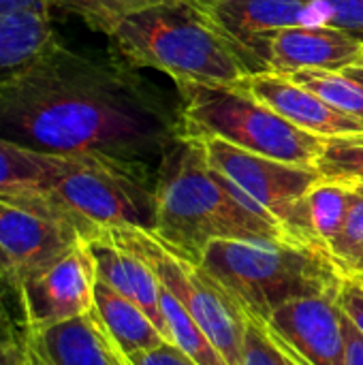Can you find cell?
<instances>
[{"mask_svg": "<svg viewBox=\"0 0 363 365\" xmlns=\"http://www.w3.org/2000/svg\"><path fill=\"white\" fill-rule=\"evenodd\" d=\"M184 120L135 66L58 36L0 81V139L41 154H107L158 167Z\"/></svg>", "mask_w": 363, "mask_h": 365, "instance_id": "obj_1", "label": "cell"}, {"mask_svg": "<svg viewBox=\"0 0 363 365\" xmlns=\"http://www.w3.org/2000/svg\"><path fill=\"white\" fill-rule=\"evenodd\" d=\"M154 199L152 231L195 265L216 240H293L280 222L210 165L203 141L193 135H184L163 154Z\"/></svg>", "mask_w": 363, "mask_h": 365, "instance_id": "obj_2", "label": "cell"}, {"mask_svg": "<svg viewBox=\"0 0 363 365\" xmlns=\"http://www.w3.org/2000/svg\"><path fill=\"white\" fill-rule=\"evenodd\" d=\"M116 56L173 81L235 86L250 75L240 51L197 0H165L124 17L109 32Z\"/></svg>", "mask_w": 363, "mask_h": 365, "instance_id": "obj_3", "label": "cell"}, {"mask_svg": "<svg viewBox=\"0 0 363 365\" xmlns=\"http://www.w3.org/2000/svg\"><path fill=\"white\" fill-rule=\"evenodd\" d=\"M199 267L242 312L261 321L287 302L344 282L325 248L297 240H216L203 250Z\"/></svg>", "mask_w": 363, "mask_h": 365, "instance_id": "obj_4", "label": "cell"}, {"mask_svg": "<svg viewBox=\"0 0 363 365\" xmlns=\"http://www.w3.org/2000/svg\"><path fill=\"white\" fill-rule=\"evenodd\" d=\"M156 169L107 154H53L45 197L88 237L107 227H154Z\"/></svg>", "mask_w": 363, "mask_h": 365, "instance_id": "obj_5", "label": "cell"}, {"mask_svg": "<svg viewBox=\"0 0 363 365\" xmlns=\"http://www.w3.org/2000/svg\"><path fill=\"white\" fill-rule=\"evenodd\" d=\"M175 86L186 135L218 137L252 154L302 167H315L323 152V137L302 130L261 103L246 81L235 86L175 81Z\"/></svg>", "mask_w": 363, "mask_h": 365, "instance_id": "obj_6", "label": "cell"}, {"mask_svg": "<svg viewBox=\"0 0 363 365\" xmlns=\"http://www.w3.org/2000/svg\"><path fill=\"white\" fill-rule=\"evenodd\" d=\"M105 231L152 267L158 282L188 310L227 365L242 364L244 314L199 265L175 255L152 229L107 227Z\"/></svg>", "mask_w": 363, "mask_h": 365, "instance_id": "obj_7", "label": "cell"}, {"mask_svg": "<svg viewBox=\"0 0 363 365\" xmlns=\"http://www.w3.org/2000/svg\"><path fill=\"white\" fill-rule=\"evenodd\" d=\"M96 265L81 237L60 257L17 276L15 295L28 329L75 321L94 310Z\"/></svg>", "mask_w": 363, "mask_h": 365, "instance_id": "obj_8", "label": "cell"}, {"mask_svg": "<svg viewBox=\"0 0 363 365\" xmlns=\"http://www.w3.org/2000/svg\"><path fill=\"white\" fill-rule=\"evenodd\" d=\"M214 169L229 178L289 233L295 207L321 180L315 167L291 165L242 150L218 137H199ZM291 235V233H289ZM293 237V235H291ZM295 240V237H293Z\"/></svg>", "mask_w": 363, "mask_h": 365, "instance_id": "obj_9", "label": "cell"}, {"mask_svg": "<svg viewBox=\"0 0 363 365\" xmlns=\"http://www.w3.org/2000/svg\"><path fill=\"white\" fill-rule=\"evenodd\" d=\"M340 289L287 302L263 321L270 334L302 365H347Z\"/></svg>", "mask_w": 363, "mask_h": 365, "instance_id": "obj_10", "label": "cell"}, {"mask_svg": "<svg viewBox=\"0 0 363 365\" xmlns=\"http://www.w3.org/2000/svg\"><path fill=\"white\" fill-rule=\"evenodd\" d=\"M363 62V41L329 26H293L261 36L250 49V75L272 71H344Z\"/></svg>", "mask_w": 363, "mask_h": 365, "instance_id": "obj_11", "label": "cell"}, {"mask_svg": "<svg viewBox=\"0 0 363 365\" xmlns=\"http://www.w3.org/2000/svg\"><path fill=\"white\" fill-rule=\"evenodd\" d=\"M79 240V229L51 201L0 197V248L17 267V276L60 257Z\"/></svg>", "mask_w": 363, "mask_h": 365, "instance_id": "obj_12", "label": "cell"}, {"mask_svg": "<svg viewBox=\"0 0 363 365\" xmlns=\"http://www.w3.org/2000/svg\"><path fill=\"white\" fill-rule=\"evenodd\" d=\"M246 88L276 113L323 139L363 135V120L332 107L325 98L289 75L261 71L246 79Z\"/></svg>", "mask_w": 363, "mask_h": 365, "instance_id": "obj_13", "label": "cell"}, {"mask_svg": "<svg viewBox=\"0 0 363 365\" xmlns=\"http://www.w3.org/2000/svg\"><path fill=\"white\" fill-rule=\"evenodd\" d=\"M248 66L255 43L276 30L310 24L315 0H197ZM250 71V66H248Z\"/></svg>", "mask_w": 363, "mask_h": 365, "instance_id": "obj_14", "label": "cell"}, {"mask_svg": "<svg viewBox=\"0 0 363 365\" xmlns=\"http://www.w3.org/2000/svg\"><path fill=\"white\" fill-rule=\"evenodd\" d=\"M26 331L34 365H133L94 310L68 323Z\"/></svg>", "mask_w": 363, "mask_h": 365, "instance_id": "obj_15", "label": "cell"}, {"mask_svg": "<svg viewBox=\"0 0 363 365\" xmlns=\"http://www.w3.org/2000/svg\"><path fill=\"white\" fill-rule=\"evenodd\" d=\"M83 240L92 252L98 280L126 299L135 302L167 338L160 312V282L152 267L133 250L118 244L105 229H96Z\"/></svg>", "mask_w": 363, "mask_h": 365, "instance_id": "obj_16", "label": "cell"}, {"mask_svg": "<svg viewBox=\"0 0 363 365\" xmlns=\"http://www.w3.org/2000/svg\"><path fill=\"white\" fill-rule=\"evenodd\" d=\"M353 197L355 190L349 184L321 178L295 207L289 233L300 242L317 244L329 252L347 222Z\"/></svg>", "mask_w": 363, "mask_h": 365, "instance_id": "obj_17", "label": "cell"}, {"mask_svg": "<svg viewBox=\"0 0 363 365\" xmlns=\"http://www.w3.org/2000/svg\"><path fill=\"white\" fill-rule=\"evenodd\" d=\"M94 312L109 331V336L116 340V344L128 357L169 342L156 327V323L135 302L116 293L101 280L96 282L94 291Z\"/></svg>", "mask_w": 363, "mask_h": 365, "instance_id": "obj_18", "label": "cell"}, {"mask_svg": "<svg viewBox=\"0 0 363 365\" xmlns=\"http://www.w3.org/2000/svg\"><path fill=\"white\" fill-rule=\"evenodd\" d=\"M53 169V154L26 150L0 139V197L15 201H49L45 197Z\"/></svg>", "mask_w": 363, "mask_h": 365, "instance_id": "obj_19", "label": "cell"}, {"mask_svg": "<svg viewBox=\"0 0 363 365\" xmlns=\"http://www.w3.org/2000/svg\"><path fill=\"white\" fill-rule=\"evenodd\" d=\"M58 34L45 15L0 17V81L39 56Z\"/></svg>", "mask_w": 363, "mask_h": 365, "instance_id": "obj_20", "label": "cell"}, {"mask_svg": "<svg viewBox=\"0 0 363 365\" xmlns=\"http://www.w3.org/2000/svg\"><path fill=\"white\" fill-rule=\"evenodd\" d=\"M160 312L167 329V340L186 353L197 365H227L188 310L160 284Z\"/></svg>", "mask_w": 363, "mask_h": 365, "instance_id": "obj_21", "label": "cell"}, {"mask_svg": "<svg viewBox=\"0 0 363 365\" xmlns=\"http://www.w3.org/2000/svg\"><path fill=\"white\" fill-rule=\"evenodd\" d=\"M332 107L363 120V83L342 71H300L289 75Z\"/></svg>", "mask_w": 363, "mask_h": 365, "instance_id": "obj_22", "label": "cell"}, {"mask_svg": "<svg viewBox=\"0 0 363 365\" xmlns=\"http://www.w3.org/2000/svg\"><path fill=\"white\" fill-rule=\"evenodd\" d=\"M160 2L165 0H47L49 9L77 15L92 30H98L107 36L124 17Z\"/></svg>", "mask_w": 363, "mask_h": 365, "instance_id": "obj_23", "label": "cell"}, {"mask_svg": "<svg viewBox=\"0 0 363 365\" xmlns=\"http://www.w3.org/2000/svg\"><path fill=\"white\" fill-rule=\"evenodd\" d=\"M315 169L325 180L357 184L363 182V135L325 139Z\"/></svg>", "mask_w": 363, "mask_h": 365, "instance_id": "obj_24", "label": "cell"}, {"mask_svg": "<svg viewBox=\"0 0 363 365\" xmlns=\"http://www.w3.org/2000/svg\"><path fill=\"white\" fill-rule=\"evenodd\" d=\"M244 314V342L240 365H302L263 325V321Z\"/></svg>", "mask_w": 363, "mask_h": 365, "instance_id": "obj_25", "label": "cell"}, {"mask_svg": "<svg viewBox=\"0 0 363 365\" xmlns=\"http://www.w3.org/2000/svg\"><path fill=\"white\" fill-rule=\"evenodd\" d=\"M344 276L363 278V195L355 190L347 222L329 248Z\"/></svg>", "mask_w": 363, "mask_h": 365, "instance_id": "obj_26", "label": "cell"}, {"mask_svg": "<svg viewBox=\"0 0 363 365\" xmlns=\"http://www.w3.org/2000/svg\"><path fill=\"white\" fill-rule=\"evenodd\" d=\"M312 26H329L363 41V0H315Z\"/></svg>", "mask_w": 363, "mask_h": 365, "instance_id": "obj_27", "label": "cell"}, {"mask_svg": "<svg viewBox=\"0 0 363 365\" xmlns=\"http://www.w3.org/2000/svg\"><path fill=\"white\" fill-rule=\"evenodd\" d=\"M0 365H34L19 306L0 321Z\"/></svg>", "mask_w": 363, "mask_h": 365, "instance_id": "obj_28", "label": "cell"}, {"mask_svg": "<svg viewBox=\"0 0 363 365\" xmlns=\"http://www.w3.org/2000/svg\"><path fill=\"white\" fill-rule=\"evenodd\" d=\"M340 308L344 317L355 325V329L363 336V278L362 276H344L340 295Z\"/></svg>", "mask_w": 363, "mask_h": 365, "instance_id": "obj_29", "label": "cell"}, {"mask_svg": "<svg viewBox=\"0 0 363 365\" xmlns=\"http://www.w3.org/2000/svg\"><path fill=\"white\" fill-rule=\"evenodd\" d=\"M133 365H197L186 353H182L175 344L171 342H163L160 346L145 351V353H137L131 357Z\"/></svg>", "mask_w": 363, "mask_h": 365, "instance_id": "obj_30", "label": "cell"}, {"mask_svg": "<svg viewBox=\"0 0 363 365\" xmlns=\"http://www.w3.org/2000/svg\"><path fill=\"white\" fill-rule=\"evenodd\" d=\"M51 9L47 0H0L2 15H45L49 17Z\"/></svg>", "mask_w": 363, "mask_h": 365, "instance_id": "obj_31", "label": "cell"}, {"mask_svg": "<svg viewBox=\"0 0 363 365\" xmlns=\"http://www.w3.org/2000/svg\"><path fill=\"white\" fill-rule=\"evenodd\" d=\"M344 338H347V365H363V336L347 317H344Z\"/></svg>", "mask_w": 363, "mask_h": 365, "instance_id": "obj_32", "label": "cell"}, {"mask_svg": "<svg viewBox=\"0 0 363 365\" xmlns=\"http://www.w3.org/2000/svg\"><path fill=\"white\" fill-rule=\"evenodd\" d=\"M17 284V267L13 265V261L6 257V252L0 248V287H11L15 289Z\"/></svg>", "mask_w": 363, "mask_h": 365, "instance_id": "obj_33", "label": "cell"}, {"mask_svg": "<svg viewBox=\"0 0 363 365\" xmlns=\"http://www.w3.org/2000/svg\"><path fill=\"white\" fill-rule=\"evenodd\" d=\"M17 306V295L15 289L11 287H0V321Z\"/></svg>", "mask_w": 363, "mask_h": 365, "instance_id": "obj_34", "label": "cell"}, {"mask_svg": "<svg viewBox=\"0 0 363 365\" xmlns=\"http://www.w3.org/2000/svg\"><path fill=\"white\" fill-rule=\"evenodd\" d=\"M342 73H347L349 77H353V79H357V81H362L363 83V62H359V64H353V66H349V68H344Z\"/></svg>", "mask_w": 363, "mask_h": 365, "instance_id": "obj_35", "label": "cell"}, {"mask_svg": "<svg viewBox=\"0 0 363 365\" xmlns=\"http://www.w3.org/2000/svg\"><path fill=\"white\" fill-rule=\"evenodd\" d=\"M344 184H347V182H344ZM349 186H351L353 190H357L359 195H363V182H357V184H349Z\"/></svg>", "mask_w": 363, "mask_h": 365, "instance_id": "obj_36", "label": "cell"}]
</instances>
